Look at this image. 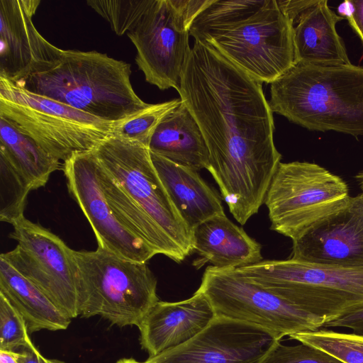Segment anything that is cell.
Wrapping results in <instances>:
<instances>
[{"instance_id":"7402d4cb","label":"cell","mask_w":363,"mask_h":363,"mask_svg":"<svg viewBox=\"0 0 363 363\" xmlns=\"http://www.w3.org/2000/svg\"><path fill=\"white\" fill-rule=\"evenodd\" d=\"M0 294L23 318L29 335L41 330H65L71 322L37 286L1 257Z\"/></svg>"},{"instance_id":"8d00e7d4","label":"cell","mask_w":363,"mask_h":363,"mask_svg":"<svg viewBox=\"0 0 363 363\" xmlns=\"http://www.w3.org/2000/svg\"><path fill=\"white\" fill-rule=\"evenodd\" d=\"M357 182L359 183V185L362 189V193L363 194V172L359 173L356 177H355Z\"/></svg>"},{"instance_id":"30bf717a","label":"cell","mask_w":363,"mask_h":363,"mask_svg":"<svg viewBox=\"0 0 363 363\" xmlns=\"http://www.w3.org/2000/svg\"><path fill=\"white\" fill-rule=\"evenodd\" d=\"M204 6L203 0H151L137 26L127 33L146 82L160 90L178 89L191 49L189 28Z\"/></svg>"},{"instance_id":"e0dca14e","label":"cell","mask_w":363,"mask_h":363,"mask_svg":"<svg viewBox=\"0 0 363 363\" xmlns=\"http://www.w3.org/2000/svg\"><path fill=\"white\" fill-rule=\"evenodd\" d=\"M216 316L199 289L186 300L159 301L138 325L141 347L149 357L176 348L201 333Z\"/></svg>"},{"instance_id":"5b68a950","label":"cell","mask_w":363,"mask_h":363,"mask_svg":"<svg viewBox=\"0 0 363 363\" xmlns=\"http://www.w3.org/2000/svg\"><path fill=\"white\" fill-rule=\"evenodd\" d=\"M234 270L325 323L363 306V267L290 258L262 260Z\"/></svg>"},{"instance_id":"3957f363","label":"cell","mask_w":363,"mask_h":363,"mask_svg":"<svg viewBox=\"0 0 363 363\" xmlns=\"http://www.w3.org/2000/svg\"><path fill=\"white\" fill-rule=\"evenodd\" d=\"M270 84L272 112L310 130L363 135V67L294 63Z\"/></svg>"},{"instance_id":"484cf974","label":"cell","mask_w":363,"mask_h":363,"mask_svg":"<svg viewBox=\"0 0 363 363\" xmlns=\"http://www.w3.org/2000/svg\"><path fill=\"white\" fill-rule=\"evenodd\" d=\"M289 337L324 351L343 363H363V336L317 330Z\"/></svg>"},{"instance_id":"8992f818","label":"cell","mask_w":363,"mask_h":363,"mask_svg":"<svg viewBox=\"0 0 363 363\" xmlns=\"http://www.w3.org/2000/svg\"><path fill=\"white\" fill-rule=\"evenodd\" d=\"M0 116L63 162L76 154L93 151L112 135L116 123L33 94L2 76Z\"/></svg>"},{"instance_id":"ac0fdd59","label":"cell","mask_w":363,"mask_h":363,"mask_svg":"<svg viewBox=\"0 0 363 363\" xmlns=\"http://www.w3.org/2000/svg\"><path fill=\"white\" fill-rule=\"evenodd\" d=\"M344 18L327 0H316L294 24V63L319 66L351 64L336 26Z\"/></svg>"},{"instance_id":"52a82bcc","label":"cell","mask_w":363,"mask_h":363,"mask_svg":"<svg viewBox=\"0 0 363 363\" xmlns=\"http://www.w3.org/2000/svg\"><path fill=\"white\" fill-rule=\"evenodd\" d=\"M348 187L338 176L312 162H280L264 203L271 229L299 238L314 225L345 207Z\"/></svg>"},{"instance_id":"603a6c76","label":"cell","mask_w":363,"mask_h":363,"mask_svg":"<svg viewBox=\"0 0 363 363\" xmlns=\"http://www.w3.org/2000/svg\"><path fill=\"white\" fill-rule=\"evenodd\" d=\"M98 176L105 197L120 222L156 255H164L177 263L181 262L177 252L162 231L99 162Z\"/></svg>"},{"instance_id":"4316f807","label":"cell","mask_w":363,"mask_h":363,"mask_svg":"<svg viewBox=\"0 0 363 363\" xmlns=\"http://www.w3.org/2000/svg\"><path fill=\"white\" fill-rule=\"evenodd\" d=\"M0 220L13 225L24 217L27 197L31 191L18 170L0 155Z\"/></svg>"},{"instance_id":"6da1fadb","label":"cell","mask_w":363,"mask_h":363,"mask_svg":"<svg viewBox=\"0 0 363 363\" xmlns=\"http://www.w3.org/2000/svg\"><path fill=\"white\" fill-rule=\"evenodd\" d=\"M262 84L211 44L194 40L177 90L203 135L207 170L242 225L264 203L281 158Z\"/></svg>"},{"instance_id":"4dcf8cb0","label":"cell","mask_w":363,"mask_h":363,"mask_svg":"<svg viewBox=\"0 0 363 363\" xmlns=\"http://www.w3.org/2000/svg\"><path fill=\"white\" fill-rule=\"evenodd\" d=\"M262 363H343L314 347L303 344L288 346L278 342Z\"/></svg>"},{"instance_id":"2e32d148","label":"cell","mask_w":363,"mask_h":363,"mask_svg":"<svg viewBox=\"0 0 363 363\" xmlns=\"http://www.w3.org/2000/svg\"><path fill=\"white\" fill-rule=\"evenodd\" d=\"M40 4L39 0H0V76L18 80L59 52L33 23Z\"/></svg>"},{"instance_id":"277c9868","label":"cell","mask_w":363,"mask_h":363,"mask_svg":"<svg viewBox=\"0 0 363 363\" xmlns=\"http://www.w3.org/2000/svg\"><path fill=\"white\" fill-rule=\"evenodd\" d=\"M78 269L79 315H99L118 327L137 325L159 301L157 279L147 262L98 247L74 250Z\"/></svg>"},{"instance_id":"f546056e","label":"cell","mask_w":363,"mask_h":363,"mask_svg":"<svg viewBox=\"0 0 363 363\" xmlns=\"http://www.w3.org/2000/svg\"><path fill=\"white\" fill-rule=\"evenodd\" d=\"M30 342L23 318L0 294V350L16 352Z\"/></svg>"},{"instance_id":"f1b7e54d","label":"cell","mask_w":363,"mask_h":363,"mask_svg":"<svg viewBox=\"0 0 363 363\" xmlns=\"http://www.w3.org/2000/svg\"><path fill=\"white\" fill-rule=\"evenodd\" d=\"M151 0H89L86 4L104 18L118 35L132 30Z\"/></svg>"},{"instance_id":"d4e9b609","label":"cell","mask_w":363,"mask_h":363,"mask_svg":"<svg viewBox=\"0 0 363 363\" xmlns=\"http://www.w3.org/2000/svg\"><path fill=\"white\" fill-rule=\"evenodd\" d=\"M266 2L267 0H210L192 21L189 35L196 40L206 33L235 24L253 15Z\"/></svg>"},{"instance_id":"e575fe53","label":"cell","mask_w":363,"mask_h":363,"mask_svg":"<svg viewBox=\"0 0 363 363\" xmlns=\"http://www.w3.org/2000/svg\"><path fill=\"white\" fill-rule=\"evenodd\" d=\"M19 363H49L36 349L33 342L16 351Z\"/></svg>"},{"instance_id":"d6986e66","label":"cell","mask_w":363,"mask_h":363,"mask_svg":"<svg viewBox=\"0 0 363 363\" xmlns=\"http://www.w3.org/2000/svg\"><path fill=\"white\" fill-rule=\"evenodd\" d=\"M194 250L199 259L193 265L206 263L218 269H235L262 260L261 245L225 214L210 218L193 230Z\"/></svg>"},{"instance_id":"ba28073f","label":"cell","mask_w":363,"mask_h":363,"mask_svg":"<svg viewBox=\"0 0 363 363\" xmlns=\"http://www.w3.org/2000/svg\"><path fill=\"white\" fill-rule=\"evenodd\" d=\"M93 152L105 170L162 231L184 261L194 251L193 233L169 196L149 148L111 135Z\"/></svg>"},{"instance_id":"cb8c5ba5","label":"cell","mask_w":363,"mask_h":363,"mask_svg":"<svg viewBox=\"0 0 363 363\" xmlns=\"http://www.w3.org/2000/svg\"><path fill=\"white\" fill-rule=\"evenodd\" d=\"M0 155L25 179L31 191L45 186L60 163L35 140L0 116Z\"/></svg>"},{"instance_id":"9c48e42d","label":"cell","mask_w":363,"mask_h":363,"mask_svg":"<svg viewBox=\"0 0 363 363\" xmlns=\"http://www.w3.org/2000/svg\"><path fill=\"white\" fill-rule=\"evenodd\" d=\"M196 40L211 44L262 83H272L295 62L294 23L281 11L277 0H267L249 18Z\"/></svg>"},{"instance_id":"74e56055","label":"cell","mask_w":363,"mask_h":363,"mask_svg":"<svg viewBox=\"0 0 363 363\" xmlns=\"http://www.w3.org/2000/svg\"><path fill=\"white\" fill-rule=\"evenodd\" d=\"M116 363H144V362H138L133 358H123V359H119Z\"/></svg>"},{"instance_id":"8fae6325","label":"cell","mask_w":363,"mask_h":363,"mask_svg":"<svg viewBox=\"0 0 363 363\" xmlns=\"http://www.w3.org/2000/svg\"><path fill=\"white\" fill-rule=\"evenodd\" d=\"M216 315L259 325L281 336L315 331L325 321L238 274L208 266L198 289Z\"/></svg>"},{"instance_id":"836d02e7","label":"cell","mask_w":363,"mask_h":363,"mask_svg":"<svg viewBox=\"0 0 363 363\" xmlns=\"http://www.w3.org/2000/svg\"><path fill=\"white\" fill-rule=\"evenodd\" d=\"M316 0H277L283 13L294 24L298 16L307 9L315 3Z\"/></svg>"},{"instance_id":"d590c367","label":"cell","mask_w":363,"mask_h":363,"mask_svg":"<svg viewBox=\"0 0 363 363\" xmlns=\"http://www.w3.org/2000/svg\"><path fill=\"white\" fill-rule=\"evenodd\" d=\"M0 363H19L16 352L0 350Z\"/></svg>"},{"instance_id":"7a4b0ae2","label":"cell","mask_w":363,"mask_h":363,"mask_svg":"<svg viewBox=\"0 0 363 363\" xmlns=\"http://www.w3.org/2000/svg\"><path fill=\"white\" fill-rule=\"evenodd\" d=\"M130 75L129 63L105 53L60 49L52 60L11 81L33 94L114 123L149 105L134 91Z\"/></svg>"},{"instance_id":"9a60e30c","label":"cell","mask_w":363,"mask_h":363,"mask_svg":"<svg viewBox=\"0 0 363 363\" xmlns=\"http://www.w3.org/2000/svg\"><path fill=\"white\" fill-rule=\"evenodd\" d=\"M291 259L329 266L363 267V194L293 241Z\"/></svg>"},{"instance_id":"4fadbf2b","label":"cell","mask_w":363,"mask_h":363,"mask_svg":"<svg viewBox=\"0 0 363 363\" xmlns=\"http://www.w3.org/2000/svg\"><path fill=\"white\" fill-rule=\"evenodd\" d=\"M282 337L259 325L216 315L187 342L144 363H262Z\"/></svg>"},{"instance_id":"ffe728a7","label":"cell","mask_w":363,"mask_h":363,"mask_svg":"<svg viewBox=\"0 0 363 363\" xmlns=\"http://www.w3.org/2000/svg\"><path fill=\"white\" fill-rule=\"evenodd\" d=\"M153 165L175 208L189 228L225 214L216 191L197 171L150 152Z\"/></svg>"},{"instance_id":"1f68e13d","label":"cell","mask_w":363,"mask_h":363,"mask_svg":"<svg viewBox=\"0 0 363 363\" xmlns=\"http://www.w3.org/2000/svg\"><path fill=\"white\" fill-rule=\"evenodd\" d=\"M337 14L346 19L363 45V0H345L339 4Z\"/></svg>"},{"instance_id":"44dd1931","label":"cell","mask_w":363,"mask_h":363,"mask_svg":"<svg viewBox=\"0 0 363 363\" xmlns=\"http://www.w3.org/2000/svg\"><path fill=\"white\" fill-rule=\"evenodd\" d=\"M148 148L150 152L195 171L207 169L209 164L208 150L200 127L182 100L160 121Z\"/></svg>"},{"instance_id":"83f0119b","label":"cell","mask_w":363,"mask_h":363,"mask_svg":"<svg viewBox=\"0 0 363 363\" xmlns=\"http://www.w3.org/2000/svg\"><path fill=\"white\" fill-rule=\"evenodd\" d=\"M180 101V99H174L158 104H149L146 108L136 113L116 122L112 135L139 143L148 147L160 121Z\"/></svg>"},{"instance_id":"5bb4252c","label":"cell","mask_w":363,"mask_h":363,"mask_svg":"<svg viewBox=\"0 0 363 363\" xmlns=\"http://www.w3.org/2000/svg\"><path fill=\"white\" fill-rule=\"evenodd\" d=\"M98 167L93 151L76 154L64 162L69 194L91 225L98 247L129 260L147 262L156 253L118 219L102 191Z\"/></svg>"},{"instance_id":"f35d334b","label":"cell","mask_w":363,"mask_h":363,"mask_svg":"<svg viewBox=\"0 0 363 363\" xmlns=\"http://www.w3.org/2000/svg\"><path fill=\"white\" fill-rule=\"evenodd\" d=\"M49 363H66L64 361H61L59 359H48Z\"/></svg>"},{"instance_id":"d6a6232c","label":"cell","mask_w":363,"mask_h":363,"mask_svg":"<svg viewBox=\"0 0 363 363\" xmlns=\"http://www.w3.org/2000/svg\"><path fill=\"white\" fill-rule=\"evenodd\" d=\"M323 327L349 328L353 333L363 336V306L325 323Z\"/></svg>"},{"instance_id":"7c38bea8","label":"cell","mask_w":363,"mask_h":363,"mask_svg":"<svg viewBox=\"0 0 363 363\" xmlns=\"http://www.w3.org/2000/svg\"><path fill=\"white\" fill-rule=\"evenodd\" d=\"M9 237L16 247L1 258L37 286L70 319L79 315L78 269L74 250L40 225L23 217Z\"/></svg>"}]
</instances>
